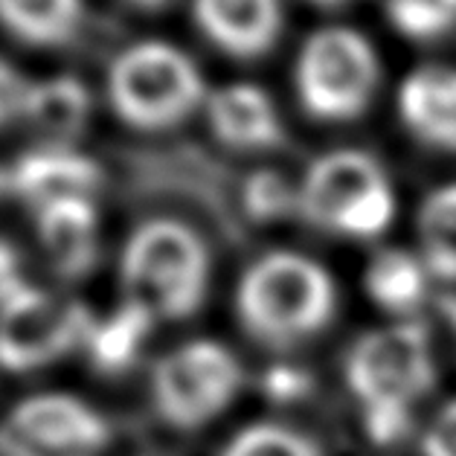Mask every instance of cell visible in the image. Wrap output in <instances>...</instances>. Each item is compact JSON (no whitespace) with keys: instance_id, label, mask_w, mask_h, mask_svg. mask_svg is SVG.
Returning a JSON list of instances; mask_svg holds the SVG:
<instances>
[{"instance_id":"6da1fadb","label":"cell","mask_w":456,"mask_h":456,"mask_svg":"<svg viewBox=\"0 0 456 456\" xmlns=\"http://www.w3.org/2000/svg\"><path fill=\"white\" fill-rule=\"evenodd\" d=\"M346 384L363 407L370 436L381 444L402 439L410 407L436 384L428 329L402 320L363 335L346 354Z\"/></svg>"},{"instance_id":"7a4b0ae2","label":"cell","mask_w":456,"mask_h":456,"mask_svg":"<svg viewBox=\"0 0 456 456\" xmlns=\"http://www.w3.org/2000/svg\"><path fill=\"white\" fill-rule=\"evenodd\" d=\"M335 280L317 259L276 250L244 271L236 291V314L248 335L285 349L314 338L335 317Z\"/></svg>"},{"instance_id":"3957f363","label":"cell","mask_w":456,"mask_h":456,"mask_svg":"<svg viewBox=\"0 0 456 456\" xmlns=\"http://www.w3.org/2000/svg\"><path fill=\"white\" fill-rule=\"evenodd\" d=\"M213 259L207 241L175 218H151L140 224L122 250L126 299L149 311L154 320H186L204 305Z\"/></svg>"},{"instance_id":"277c9868","label":"cell","mask_w":456,"mask_h":456,"mask_svg":"<svg viewBox=\"0 0 456 456\" xmlns=\"http://www.w3.org/2000/svg\"><path fill=\"white\" fill-rule=\"evenodd\" d=\"M299 213L311 224L346 239H375L395 216V195L384 169L363 151H335L308 169Z\"/></svg>"},{"instance_id":"5b68a950","label":"cell","mask_w":456,"mask_h":456,"mask_svg":"<svg viewBox=\"0 0 456 456\" xmlns=\"http://www.w3.org/2000/svg\"><path fill=\"white\" fill-rule=\"evenodd\" d=\"M108 96L128 126L163 131L183 122L204 102V82L177 47L146 41L128 47L110 64Z\"/></svg>"},{"instance_id":"8992f818","label":"cell","mask_w":456,"mask_h":456,"mask_svg":"<svg viewBox=\"0 0 456 456\" xmlns=\"http://www.w3.org/2000/svg\"><path fill=\"white\" fill-rule=\"evenodd\" d=\"M94 314L79 299L18 280L0 288V366L32 372L64 358L91 338Z\"/></svg>"},{"instance_id":"52a82bcc","label":"cell","mask_w":456,"mask_h":456,"mask_svg":"<svg viewBox=\"0 0 456 456\" xmlns=\"http://www.w3.org/2000/svg\"><path fill=\"white\" fill-rule=\"evenodd\" d=\"M241 387V366L216 340L183 343L154 363L151 402L166 425L198 430L232 404Z\"/></svg>"},{"instance_id":"ba28073f","label":"cell","mask_w":456,"mask_h":456,"mask_svg":"<svg viewBox=\"0 0 456 456\" xmlns=\"http://www.w3.org/2000/svg\"><path fill=\"white\" fill-rule=\"evenodd\" d=\"M378 87V61L358 32L322 29L297 64V91L311 117L343 122L361 117Z\"/></svg>"},{"instance_id":"9c48e42d","label":"cell","mask_w":456,"mask_h":456,"mask_svg":"<svg viewBox=\"0 0 456 456\" xmlns=\"http://www.w3.org/2000/svg\"><path fill=\"white\" fill-rule=\"evenodd\" d=\"M105 416L79 395L38 393L0 425V456H94L108 444Z\"/></svg>"},{"instance_id":"30bf717a","label":"cell","mask_w":456,"mask_h":456,"mask_svg":"<svg viewBox=\"0 0 456 456\" xmlns=\"http://www.w3.org/2000/svg\"><path fill=\"white\" fill-rule=\"evenodd\" d=\"M102 172L79 151L64 146H47L24 154L9 172V192L36 207V213L68 198H91Z\"/></svg>"},{"instance_id":"8fae6325","label":"cell","mask_w":456,"mask_h":456,"mask_svg":"<svg viewBox=\"0 0 456 456\" xmlns=\"http://www.w3.org/2000/svg\"><path fill=\"white\" fill-rule=\"evenodd\" d=\"M204 36L239 59L265 55L282 27L280 0H195Z\"/></svg>"},{"instance_id":"7c38bea8","label":"cell","mask_w":456,"mask_h":456,"mask_svg":"<svg viewBox=\"0 0 456 456\" xmlns=\"http://www.w3.org/2000/svg\"><path fill=\"white\" fill-rule=\"evenodd\" d=\"M38 239L64 280H79L96 265L99 218L91 198H68L38 209Z\"/></svg>"},{"instance_id":"4fadbf2b","label":"cell","mask_w":456,"mask_h":456,"mask_svg":"<svg viewBox=\"0 0 456 456\" xmlns=\"http://www.w3.org/2000/svg\"><path fill=\"white\" fill-rule=\"evenodd\" d=\"M213 134L230 149L253 151L282 142V122L271 96L253 85H230L207 99Z\"/></svg>"},{"instance_id":"5bb4252c","label":"cell","mask_w":456,"mask_h":456,"mask_svg":"<svg viewBox=\"0 0 456 456\" xmlns=\"http://www.w3.org/2000/svg\"><path fill=\"white\" fill-rule=\"evenodd\" d=\"M402 117L416 134L442 149H456V70L425 68L402 91Z\"/></svg>"},{"instance_id":"9a60e30c","label":"cell","mask_w":456,"mask_h":456,"mask_svg":"<svg viewBox=\"0 0 456 456\" xmlns=\"http://www.w3.org/2000/svg\"><path fill=\"white\" fill-rule=\"evenodd\" d=\"M428 273L425 259H416L404 250H384L370 262L363 285L375 305L389 314L407 317L425 303Z\"/></svg>"},{"instance_id":"2e32d148","label":"cell","mask_w":456,"mask_h":456,"mask_svg":"<svg viewBox=\"0 0 456 456\" xmlns=\"http://www.w3.org/2000/svg\"><path fill=\"white\" fill-rule=\"evenodd\" d=\"M82 0H0V24L38 47H59L79 32Z\"/></svg>"},{"instance_id":"e0dca14e","label":"cell","mask_w":456,"mask_h":456,"mask_svg":"<svg viewBox=\"0 0 456 456\" xmlns=\"http://www.w3.org/2000/svg\"><path fill=\"white\" fill-rule=\"evenodd\" d=\"M87 110H91V96H87L85 85L70 79V76H61V79L32 85L24 119L59 146L61 140L79 134L87 119Z\"/></svg>"},{"instance_id":"ac0fdd59","label":"cell","mask_w":456,"mask_h":456,"mask_svg":"<svg viewBox=\"0 0 456 456\" xmlns=\"http://www.w3.org/2000/svg\"><path fill=\"white\" fill-rule=\"evenodd\" d=\"M154 317L146 308L126 299L114 314L99 320L91 338H87V349H91V361L102 372H119L137 361L142 343L149 338Z\"/></svg>"},{"instance_id":"d6986e66","label":"cell","mask_w":456,"mask_h":456,"mask_svg":"<svg viewBox=\"0 0 456 456\" xmlns=\"http://www.w3.org/2000/svg\"><path fill=\"white\" fill-rule=\"evenodd\" d=\"M421 259L439 280L456 282V183L436 189L419 209Z\"/></svg>"},{"instance_id":"ffe728a7","label":"cell","mask_w":456,"mask_h":456,"mask_svg":"<svg viewBox=\"0 0 456 456\" xmlns=\"http://www.w3.org/2000/svg\"><path fill=\"white\" fill-rule=\"evenodd\" d=\"M221 456H322V451L305 433L265 421L236 433Z\"/></svg>"},{"instance_id":"44dd1931","label":"cell","mask_w":456,"mask_h":456,"mask_svg":"<svg viewBox=\"0 0 456 456\" xmlns=\"http://www.w3.org/2000/svg\"><path fill=\"white\" fill-rule=\"evenodd\" d=\"M393 24L413 38H436L456 20V0H389Z\"/></svg>"},{"instance_id":"7402d4cb","label":"cell","mask_w":456,"mask_h":456,"mask_svg":"<svg viewBox=\"0 0 456 456\" xmlns=\"http://www.w3.org/2000/svg\"><path fill=\"white\" fill-rule=\"evenodd\" d=\"M244 201H248V209L256 218H268V216L285 213V207L291 204V201L299 204V192L291 195L280 177L271 175V172H265V175H256L253 181L248 183Z\"/></svg>"},{"instance_id":"603a6c76","label":"cell","mask_w":456,"mask_h":456,"mask_svg":"<svg viewBox=\"0 0 456 456\" xmlns=\"http://www.w3.org/2000/svg\"><path fill=\"white\" fill-rule=\"evenodd\" d=\"M29 96H32V82H27L12 64L0 59V126L24 119L29 108Z\"/></svg>"},{"instance_id":"cb8c5ba5","label":"cell","mask_w":456,"mask_h":456,"mask_svg":"<svg viewBox=\"0 0 456 456\" xmlns=\"http://www.w3.org/2000/svg\"><path fill=\"white\" fill-rule=\"evenodd\" d=\"M428 436H436V439H444V442H456V402H451L436 419H433Z\"/></svg>"},{"instance_id":"d4e9b609","label":"cell","mask_w":456,"mask_h":456,"mask_svg":"<svg viewBox=\"0 0 456 456\" xmlns=\"http://www.w3.org/2000/svg\"><path fill=\"white\" fill-rule=\"evenodd\" d=\"M18 280V256L6 241H0V288Z\"/></svg>"},{"instance_id":"484cf974","label":"cell","mask_w":456,"mask_h":456,"mask_svg":"<svg viewBox=\"0 0 456 456\" xmlns=\"http://www.w3.org/2000/svg\"><path fill=\"white\" fill-rule=\"evenodd\" d=\"M442 308H444V317H448L451 331H453V340H456V297L442 299Z\"/></svg>"},{"instance_id":"4316f807","label":"cell","mask_w":456,"mask_h":456,"mask_svg":"<svg viewBox=\"0 0 456 456\" xmlns=\"http://www.w3.org/2000/svg\"><path fill=\"white\" fill-rule=\"evenodd\" d=\"M134 6H140V9H158L160 4H166V0H131Z\"/></svg>"},{"instance_id":"83f0119b","label":"cell","mask_w":456,"mask_h":456,"mask_svg":"<svg viewBox=\"0 0 456 456\" xmlns=\"http://www.w3.org/2000/svg\"><path fill=\"white\" fill-rule=\"evenodd\" d=\"M6 189H9V172H4V169H0V195H4Z\"/></svg>"},{"instance_id":"f1b7e54d","label":"cell","mask_w":456,"mask_h":456,"mask_svg":"<svg viewBox=\"0 0 456 456\" xmlns=\"http://www.w3.org/2000/svg\"><path fill=\"white\" fill-rule=\"evenodd\" d=\"M311 4H320V6H340V4H346V0H311Z\"/></svg>"}]
</instances>
